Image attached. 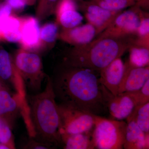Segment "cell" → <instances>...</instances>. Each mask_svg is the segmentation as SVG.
Listing matches in <instances>:
<instances>
[{"label":"cell","mask_w":149,"mask_h":149,"mask_svg":"<svg viewBox=\"0 0 149 149\" xmlns=\"http://www.w3.org/2000/svg\"><path fill=\"white\" fill-rule=\"evenodd\" d=\"M95 72L63 63L52 79L56 100L95 115L105 114L103 85Z\"/></svg>","instance_id":"6da1fadb"},{"label":"cell","mask_w":149,"mask_h":149,"mask_svg":"<svg viewBox=\"0 0 149 149\" xmlns=\"http://www.w3.org/2000/svg\"><path fill=\"white\" fill-rule=\"evenodd\" d=\"M27 102L31 137L49 149L62 147L59 116L52 79L48 78L43 92L29 96Z\"/></svg>","instance_id":"7a4b0ae2"},{"label":"cell","mask_w":149,"mask_h":149,"mask_svg":"<svg viewBox=\"0 0 149 149\" xmlns=\"http://www.w3.org/2000/svg\"><path fill=\"white\" fill-rule=\"evenodd\" d=\"M135 38L98 36L86 45L74 46L65 54L63 63L100 73L115 59L121 57L133 45Z\"/></svg>","instance_id":"3957f363"},{"label":"cell","mask_w":149,"mask_h":149,"mask_svg":"<svg viewBox=\"0 0 149 149\" xmlns=\"http://www.w3.org/2000/svg\"><path fill=\"white\" fill-rule=\"evenodd\" d=\"M127 123L96 115L93 131L95 149H122Z\"/></svg>","instance_id":"277c9868"},{"label":"cell","mask_w":149,"mask_h":149,"mask_svg":"<svg viewBox=\"0 0 149 149\" xmlns=\"http://www.w3.org/2000/svg\"><path fill=\"white\" fill-rule=\"evenodd\" d=\"M13 58L24 86L33 91H40L45 77L40 56L37 53L20 48Z\"/></svg>","instance_id":"5b68a950"},{"label":"cell","mask_w":149,"mask_h":149,"mask_svg":"<svg viewBox=\"0 0 149 149\" xmlns=\"http://www.w3.org/2000/svg\"><path fill=\"white\" fill-rule=\"evenodd\" d=\"M57 105L61 135L85 133L93 130L95 115L63 104Z\"/></svg>","instance_id":"8992f818"},{"label":"cell","mask_w":149,"mask_h":149,"mask_svg":"<svg viewBox=\"0 0 149 149\" xmlns=\"http://www.w3.org/2000/svg\"><path fill=\"white\" fill-rule=\"evenodd\" d=\"M147 12L135 5L130 7L119 14L98 36L118 38L136 36L141 19Z\"/></svg>","instance_id":"52a82bcc"},{"label":"cell","mask_w":149,"mask_h":149,"mask_svg":"<svg viewBox=\"0 0 149 149\" xmlns=\"http://www.w3.org/2000/svg\"><path fill=\"white\" fill-rule=\"evenodd\" d=\"M78 8L84 13L88 23L93 25L97 36L106 29L123 11H111L101 7L89 0L79 2Z\"/></svg>","instance_id":"ba28073f"},{"label":"cell","mask_w":149,"mask_h":149,"mask_svg":"<svg viewBox=\"0 0 149 149\" xmlns=\"http://www.w3.org/2000/svg\"><path fill=\"white\" fill-rule=\"evenodd\" d=\"M25 98L17 93L13 95L0 86V118L11 128L19 113H22L27 106Z\"/></svg>","instance_id":"9c48e42d"},{"label":"cell","mask_w":149,"mask_h":149,"mask_svg":"<svg viewBox=\"0 0 149 149\" xmlns=\"http://www.w3.org/2000/svg\"><path fill=\"white\" fill-rule=\"evenodd\" d=\"M103 92L108 112L111 119L119 120L126 119L136 106L133 99L128 93H121L114 95L103 85Z\"/></svg>","instance_id":"30bf717a"},{"label":"cell","mask_w":149,"mask_h":149,"mask_svg":"<svg viewBox=\"0 0 149 149\" xmlns=\"http://www.w3.org/2000/svg\"><path fill=\"white\" fill-rule=\"evenodd\" d=\"M0 79L10 85L16 93L25 97L24 83L15 65L13 58L2 47H0Z\"/></svg>","instance_id":"8fae6325"},{"label":"cell","mask_w":149,"mask_h":149,"mask_svg":"<svg viewBox=\"0 0 149 149\" xmlns=\"http://www.w3.org/2000/svg\"><path fill=\"white\" fill-rule=\"evenodd\" d=\"M39 20L31 16L20 17L19 31L21 48L37 53L40 51V27Z\"/></svg>","instance_id":"7c38bea8"},{"label":"cell","mask_w":149,"mask_h":149,"mask_svg":"<svg viewBox=\"0 0 149 149\" xmlns=\"http://www.w3.org/2000/svg\"><path fill=\"white\" fill-rule=\"evenodd\" d=\"M118 90V94L140 90L149 80V65L144 67L131 66L126 61Z\"/></svg>","instance_id":"4fadbf2b"},{"label":"cell","mask_w":149,"mask_h":149,"mask_svg":"<svg viewBox=\"0 0 149 149\" xmlns=\"http://www.w3.org/2000/svg\"><path fill=\"white\" fill-rule=\"evenodd\" d=\"M125 70V64L121 57L112 61L100 72V81L114 95L118 94L119 86Z\"/></svg>","instance_id":"5bb4252c"},{"label":"cell","mask_w":149,"mask_h":149,"mask_svg":"<svg viewBox=\"0 0 149 149\" xmlns=\"http://www.w3.org/2000/svg\"><path fill=\"white\" fill-rule=\"evenodd\" d=\"M96 36L95 28L88 23L69 29L63 28L58 38L72 46H80L90 43Z\"/></svg>","instance_id":"9a60e30c"},{"label":"cell","mask_w":149,"mask_h":149,"mask_svg":"<svg viewBox=\"0 0 149 149\" xmlns=\"http://www.w3.org/2000/svg\"><path fill=\"white\" fill-rule=\"evenodd\" d=\"M123 148L125 149H148L149 134L144 133L133 119L126 120Z\"/></svg>","instance_id":"2e32d148"},{"label":"cell","mask_w":149,"mask_h":149,"mask_svg":"<svg viewBox=\"0 0 149 149\" xmlns=\"http://www.w3.org/2000/svg\"><path fill=\"white\" fill-rule=\"evenodd\" d=\"M93 130L85 133L61 135L62 147L65 149H94Z\"/></svg>","instance_id":"e0dca14e"},{"label":"cell","mask_w":149,"mask_h":149,"mask_svg":"<svg viewBox=\"0 0 149 149\" xmlns=\"http://www.w3.org/2000/svg\"><path fill=\"white\" fill-rule=\"evenodd\" d=\"M58 34V24L56 22H47L40 27V51L54 47Z\"/></svg>","instance_id":"ac0fdd59"},{"label":"cell","mask_w":149,"mask_h":149,"mask_svg":"<svg viewBox=\"0 0 149 149\" xmlns=\"http://www.w3.org/2000/svg\"><path fill=\"white\" fill-rule=\"evenodd\" d=\"M129 52L128 62L135 67H144L149 65V48L133 45Z\"/></svg>","instance_id":"d6986e66"},{"label":"cell","mask_w":149,"mask_h":149,"mask_svg":"<svg viewBox=\"0 0 149 149\" xmlns=\"http://www.w3.org/2000/svg\"><path fill=\"white\" fill-rule=\"evenodd\" d=\"M133 119L146 134H149V102L136 106L126 120Z\"/></svg>","instance_id":"ffe728a7"},{"label":"cell","mask_w":149,"mask_h":149,"mask_svg":"<svg viewBox=\"0 0 149 149\" xmlns=\"http://www.w3.org/2000/svg\"><path fill=\"white\" fill-rule=\"evenodd\" d=\"M83 19V17L76 9L68 10L56 16V22L63 28L66 29L80 25Z\"/></svg>","instance_id":"44dd1931"},{"label":"cell","mask_w":149,"mask_h":149,"mask_svg":"<svg viewBox=\"0 0 149 149\" xmlns=\"http://www.w3.org/2000/svg\"><path fill=\"white\" fill-rule=\"evenodd\" d=\"M102 8L111 11H122L135 5L136 0H89Z\"/></svg>","instance_id":"7402d4cb"},{"label":"cell","mask_w":149,"mask_h":149,"mask_svg":"<svg viewBox=\"0 0 149 149\" xmlns=\"http://www.w3.org/2000/svg\"><path fill=\"white\" fill-rule=\"evenodd\" d=\"M58 0H40L36 11V17L42 21L54 13Z\"/></svg>","instance_id":"603a6c76"},{"label":"cell","mask_w":149,"mask_h":149,"mask_svg":"<svg viewBox=\"0 0 149 149\" xmlns=\"http://www.w3.org/2000/svg\"><path fill=\"white\" fill-rule=\"evenodd\" d=\"M20 17L12 13L0 21V38L3 34L19 30Z\"/></svg>","instance_id":"cb8c5ba5"},{"label":"cell","mask_w":149,"mask_h":149,"mask_svg":"<svg viewBox=\"0 0 149 149\" xmlns=\"http://www.w3.org/2000/svg\"><path fill=\"white\" fill-rule=\"evenodd\" d=\"M12 128L0 118V143L4 144L10 149L15 148Z\"/></svg>","instance_id":"d4e9b609"},{"label":"cell","mask_w":149,"mask_h":149,"mask_svg":"<svg viewBox=\"0 0 149 149\" xmlns=\"http://www.w3.org/2000/svg\"><path fill=\"white\" fill-rule=\"evenodd\" d=\"M132 97L136 105L144 104L149 102V80L139 91L135 92L125 93Z\"/></svg>","instance_id":"484cf974"},{"label":"cell","mask_w":149,"mask_h":149,"mask_svg":"<svg viewBox=\"0 0 149 149\" xmlns=\"http://www.w3.org/2000/svg\"><path fill=\"white\" fill-rule=\"evenodd\" d=\"M6 2L11 7L13 11H21L27 5L24 0H6Z\"/></svg>","instance_id":"4316f807"},{"label":"cell","mask_w":149,"mask_h":149,"mask_svg":"<svg viewBox=\"0 0 149 149\" xmlns=\"http://www.w3.org/2000/svg\"><path fill=\"white\" fill-rule=\"evenodd\" d=\"M12 9L7 3L0 4V21L13 13Z\"/></svg>","instance_id":"83f0119b"},{"label":"cell","mask_w":149,"mask_h":149,"mask_svg":"<svg viewBox=\"0 0 149 149\" xmlns=\"http://www.w3.org/2000/svg\"><path fill=\"white\" fill-rule=\"evenodd\" d=\"M135 5L147 11L149 10V0H136Z\"/></svg>","instance_id":"f1b7e54d"},{"label":"cell","mask_w":149,"mask_h":149,"mask_svg":"<svg viewBox=\"0 0 149 149\" xmlns=\"http://www.w3.org/2000/svg\"><path fill=\"white\" fill-rule=\"evenodd\" d=\"M27 5L32 6L35 4L37 0H24Z\"/></svg>","instance_id":"f546056e"},{"label":"cell","mask_w":149,"mask_h":149,"mask_svg":"<svg viewBox=\"0 0 149 149\" xmlns=\"http://www.w3.org/2000/svg\"><path fill=\"white\" fill-rule=\"evenodd\" d=\"M10 149L8 146L4 144L0 143V149Z\"/></svg>","instance_id":"4dcf8cb0"},{"label":"cell","mask_w":149,"mask_h":149,"mask_svg":"<svg viewBox=\"0 0 149 149\" xmlns=\"http://www.w3.org/2000/svg\"><path fill=\"white\" fill-rule=\"evenodd\" d=\"M74 1H75L76 2H77L79 1H85V0H74Z\"/></svg>","instance_id":"1f68e13d"},{"label":"cell","mask_w":149,"mask_h":149,"mask_svg":"<svg viewBox=\"0 0 149 149\" xmlns=\"http://www.w3.org/2000/svg\"><path fill=\"white\" fill-rule=\"evenodd\" d=\"M1 38H0V41H1Z\"/></svg>","instance_id":"d6a6232c"}]
</instances>
